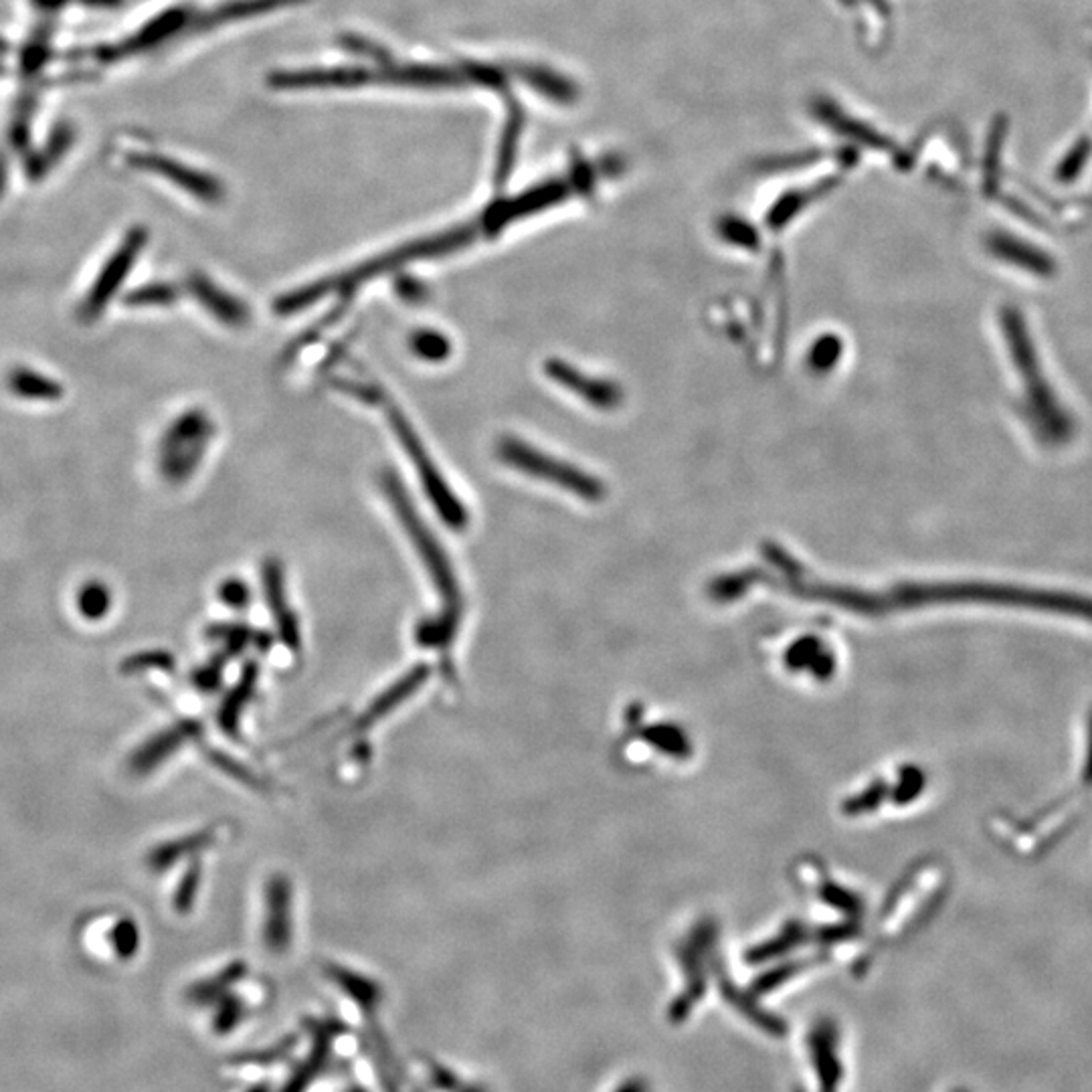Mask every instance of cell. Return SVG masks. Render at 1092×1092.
<instances>
[{
	"mask_svg": "<svg viewBox=\"0 0 1092 1092\" xmlns=\"http://www.w3.org/2000/svg\"><path fill=\"white\" fill-rule=\"evenodd\" d=\"M482 233L480 219L474 221V223L459 225L456 230L435 233L432 237L406 243V245H401V247H397L393 252L379 255V257H375L371 261H364L358 267H353V270H349L344 274L332 276V278H326V280L314 281V283L304 285V287H300L296 292L283 294L281 298L276 300L274 310L281 316H290V314L302 312L304 307L318 302V300H322L324 296L349 294V292H353L355 287H358L360 283L373 280V278H379L384 272L399 270V267H403L406 263H413V261H421V259H430V257H439V255L459 252V250L472 245V241H476Z\"/></svg>",
	"mask_w": 1092,
	"mask_h": 1092,
	"instance_id": "6da1fadb",
	"label": "cell"
},
{
	"mask_svg": "<svg viewBox=\"0 0 1092 1092\" xmlns=\"http://www.w3.org/2000/svg\"><path fill=\"white\" fill-rule=\"evenodd\" d=\"M377 405L382 406V411H384V415L389 419L391 430L397 435L401 448L405 450V454L411 459L413 468L417 470V476H419V480L425 488V494L432 500L435 510L439 512V516L443 518V522L448 527H452V529H463L468 524V510L463 509V504L459 502L458 496L452 492V488L448 485L445 478L435 468V463L430 458L421 437L415 433L413 425L406 419V415H403V411L395 405L384 393H382L381 401Z\"/></svg>",
	"mask_w": 1092,
	"mask_h": 1092,
	"instance_id": "7a4b0ae2",
	"label": "cell"
},
{
	"mask_svg": "<svg viewBox=\"0 0 1092 1092\" xmlns=\"http://www.w3.org/2000/svg\"><path fill=\"white\" fill-rule=\"evenodd\" d=\"M381 488L382 492L386 494L391 507L395 510L399 522L403 524V529L409 534L413 547L417 549L419 557L425 562V567H428V571L432 575L433 583L452 605L458 603L459 591L454 569H452L450 560L445 557L439 540L433 536L432 531L428 529V524L423 522V518L417 514V510L413 507V502H411L403 483L397 478V474L384 470L381 474Z\"/></svg>",
	"mask_w": 1092,
	"mask_h": 1092,
	"instance_id": "3957f363",
	"label": "cell"
},
{
	"mask_svg": "<svg viewBox=\"0 0 1092 1092\" xmlns=\"http://www.w3.org/2000/svg\"><path fill=\"white\" fill-rule=\"evenodd\" d=\"M496 456L502 459L507 465L533 476L544 482L557 483L562 490L581 496L584 500H601L605 494V488L593 476L584 474L579 468L564 463L560 459L551 458L536 450L533 445L516 439V437H500L496 443Z\"/></svg>",
	"mask_w": 1092,
	"mask_h": 1092,
	"instance_id": "277c9868",
	"label": "cell"
},
{
	"mask_svg": "<svg viewBox=\"0 0 1092 1092\" xmlns=\"http://www.w3.org/2000/svg\"><path fill=\"white\" fill-rule=\"evenodd\" d=\"M215 425L201 409L182 413L166 430L158 448V468L168 482H184L193 476L213 439Z\"/></svg>",
	"mask_w": 1092,
	"mask_h": 1092,
	"instance_id": "5b68a950",
	"label": "cell"
},
{
	"mask_svg": "<svg viewBox=\"0 0 1092 1092\" xmlns=\"http://www.w3.org/2000/svg\"><path fill=\"white\" fill-rule=\"evenodd\" d=\"M148 241V233L144 230H132L120 243V247L110 255V259L103 263L100 276L92 283L83 304L81 314L85 320H96L102 316L105 305L118 294L122 283L126 281L127 274L138 261V255L142 254L144 245Z\"/></svg>",
	"mask_w": 1092,
	"mask_h": 1092,
	"instance_id": "8992f818",
	"label": "cell"
},
{
	"mask_svg": "<svg viewBox=\"0 0 1092 1092\" xmlns=\"http://www.w3.org/2000/svg\"><path fill=\"white\" fill-rule=\"evenodd\" d=\"M569 193H571L569 180H549V182L536 184L514 199L492 204L480 217L483 235L494 237L514 221H520L529 215H536L549 206L562 203L564 199H569Z\"/></svg>",
	"mask_w": 1092,
	"mask_h": 1092,
	"instance_id": "52a82bcc",
	"label": "cell"
},
{
	"mask_svg": "<svg viewBox=\"0 0 1092 1092\" xmlns=\"http://www.w3.org/2000/svg\"><path fill=\"white\" fill-rule=\"evenodd\" d=\"M544 373L553 381L559 382L560 386H564L567 391L575 393L577 397H581L587 403H591L597 409H613L621 401V391L615 384L583 375L581 371H577L575 366L562 362L559 358L547 360Z\"/></svg>",
	"mask_w": 1092,
	"mask_h": 1092,
	"instance_id": "ba28073f",
	"label": "cell"
},
{
	"mask_svg": "<svg viewBox=\"0 0 1092 1092\" xmlns=\"http://www.w3.org/2000/svg\"><path fill=\"white\" fill-rule=\"evenodd\" d=\"M186 292L203 305L204 310L217 318L221 324L231 329H241L250 322V310L241 304L235 296L227 294L215 281L203 274H191L186 280Z\"/></svg>",
	"mask_w": 1092,
	"mask_h": 1092,
	"instance_id": "9c48e42d",
	"label": "cell"
},
{
	"mask_svg": "<svg viewBox=\"0 0 1092 1092\" xmlns=\"http://www.w3.org/2000/svg\"><path fill=\"white\" fill-rule=\"evenodd\" d=\"M201 733V724L186 720L171 727L164 733H158L156 737L144 742L130 759V769L134 773H151L160 762L166 761L175 751H178L186 740L197 737Z\"/></svg>",
	"mask_w": 1092,
	"mask_h": 1092,
	"instance_id": "30bf717a",
	"label": "cell"
},
{
	"mask_svg": "<svg viewBox=\"0 0 1092 1092\" xmlns=\"http://www.w3.org/2000/svg\"><path fill=\"white\" fill-rule=\"evenodd\" d=\"M6 384L13 395L25 401H57L63 397V386L59 382L26 366L13 369Z\"/></svg>",
	"mask_w": 1092,
	"mask_h": 1092,
	"instance_id": "8fae6325",
	"label": "cell"
},
{
	"mask_svg": "<svg viewBox=\"0 0 1092 1092\" xmlns=\"http://www.w3.org/2000/svg\"><path fill=\"white\" fill-rule=\"evenodd\" d=\"M263 581H265L267 603H270V608H272V611H274L276 617H278V623H280L283 639H285L290 646H296V643H298V628H296L294 617L290 615V611L285 608L283 577H281V567L278 560H267V562H265V567H263Z\"/></svg>",
	"mask_w": 1092,
	"mask_h": 1092,
	"instance_id": "7c38bea8",
	"label": "cell"
},
{
	"mask_svg": "<svg viewBox=\"0 0 1092 1092\" xmlns=\"http://www.w3.org/2000/svg\"><path fill=\"white\" fill-rule=\"evenodd\" d=\"M213 839L211 832H201V834H195V836H188V838L177 839V841H171V843H162L158 848H154L148 856V866L160 872V870H166L171 868L173 863L182 860L184 856L188 854H197L199 850L206 848Z\"/></svg>",
	"mask_w": 1092,
	"mask_h": 1092,
	"instance_id": "4fadbf2b",
	"label": "cell"
},
{
	"mask_svg": "<svg viewBox=\"0 0 1092 1092\" xmlns=\"http://www.w3.org/2000/svg\"><path fill=\"white\" fill-rule=\"evenodd\" d=\"M77 611L87 621H100L112 610V593L102 581H90L77 591Z\"/></svg>",
	"mask_w": 1092,
	"mask_h": 1092,
	"instance_id": "5bb4252c",
	"label": "cell"
},
{
	"mask_svg": "<svg viewBox=\"0 0 1092 1092\" xmlns=\"http://www.w3.org/2000/svg\"><path fill=\"white\" fill-rule=\"evenodd\" d=\"M413 355L428 362H443L452 355V342L437 331H417L409 342Z\"/></svg>",
	"mask_w": 1092,
	"mask_h": 1092,
	"instance_id": "9a60e30c",
	"label": "cell"
},
{
	"mask_svg": "<svg viewBox=\"0 0 1092 1092\" xmlns=\"http://www.w3.org/2000/svg\"><path fill=\"white\" fill-rule=\"evenodd\" d=\"M178 300V290L173 283L154 281L132 290L126 296V304L132 307H151V305H171Z\"/></svg>",
	"mask_w": 1092,
	"mask_h": 1092,
	"instance_id": "2e32d148",
	"label": "cell"
},
{
	"mask_svg": "<svg viewBox=\"0 0 1092 1092\" xmlns=\"http://www.w3.org/2000/svg\"><path fill=\"white\" fill-rule=\"evenodd\" d=\"M287 915V889L283 882H276L272 889H270V927H267V937L272 945H280L283 939V933L287 931V922H283V916Z\"/></svg>",
	"mask_w": 1092,
	"mask_h": 1092,
	"instance_id": "e0dca14e",
	"label": "cell"
},
{
	"mask_svg": "<svg viewBox=\"0 0 1092 1092\" xmlns=\"http://www.w3.org/2000/svg\"><path fill=\"white\" fill-rule=\"evenodd\" d=\"M425 676H428V670H417L411 678H406L403 682H399L391 694H384L375 707H371V711L366 712V716L362 718V724L375 722V720H377L379 716H382L384 712H389L393 707H395V704H399L411 690H415V688L419 687V682H423Z\"/></svg>",
	"mask_w": 1092,
	"mask_h": 1092,
	"instance_id": "ac0fdd59",
	"label": "cell"
},
{
	"mask_svg": "<svg viewBox=\"0 0 1092 1092\" xmlns=\"http://www.w3.org/2000/svg\"><path fill=\"white\" fill-rule=\"evenodd\" d=\"M110 937H112L114 951L122 959H130L136 953L138 945H140V931H138V927H136V922L132 918H120L114 925Z\"/></svg>",
	"mask_w": 1092,
	"mask_h": 1092,
	"instance_id": "d6986e66",
	"label": "cell"
},
{
	"mask_svg": "<svg viewBox=\"0 0 1092 1092\" xmlns=\"http://www.w3.org/2000/svg\"><path fill=\"white\" fill-rule=\"evenodd\" d=\"M175 668V660L168 652H162V650H153V652H140V654H134L126 660L122 661L120 670L124 674H136V672H144V670H173Z\"/></svg>",
	"mask_w": 1092,
	"mask_h": 1092,
	"instance_id": "ffe728a7",
	"label": "cell"
},
{
	"mask_svg": "<svg viewBox=\"0 0 1092 1092\" xmlns=\"http://www.w3.org/2000/svg\"><path fill=\"white\" fill-rule=\"evenodd\" d=\"M201 885V868L199 863L191 866L184 878L178 882L177 894H175V911L177 913H188L193 909V902L197 898Z\"/></svg>",
	"mask_w": 1092,
	"mask_h": 1092,
	"instance_id": "44dd1931",
	"label": "cell"
},
{
	"mask_svg": "<svg viewBox=\"0 0 1092 1092\" xmlns=\"http://www.w3.org/2000/svg\"><path fill=\"white\" fill-rule=\"evenodd\" d=\"M219 597L225 605H230L233 610H241L250 603V589L243 581H237V579H231L221 584L219 589Z\"/></svg>",
	"mask_w": 1092,
	"mask_h": 1092,
	"instance_id": "7402d4cb",
	"label": "cell"
},
{
	"mask_svg": "<svg viewBox=\"0 0 1092 1092\" xmlns=\"http://www.w3.org/2000/svg\"><path fill=\"white\" fill-rule=\"evenodd\" d=\"M839 355V344L836 338H828V340H821L812 353L813 366L817 369H828Z\"/></svg>",
	"mask_w": 1092,
	"mask_h": 1092,
	"instance_id": "603a6c76",
	"label": "cell"
},
{
	"mask_svg": "<svg viewBox=\"0 0 1092 1092\" xmlns=\"http://www.w3.org/2000/svg\"><path fill=\"white\" fill-rule=\"evenodd\" d=\"M395 287H397V294L406 302H415L417 304V302L425 300V296H428L425 285L421 281L413 280V278H399L397 283H395Z\"/></svg>",
	"mask_w": 1092,
	"mask_h": 1092,
	"instance_id": "cb8c5ba5",
	"label": "cell"
},
{
	"mask_svg": "<svg viewBox=\"0 0 1092 1092\" xmlns=\"http://www.w3.org/2000/svg\"><path fill=\"white\" fill-rule=\"evenodd\" d=\"M219 680H221V666H215V663L199 670L195 674V678H193V682L201 690H215L217 684H219Z\"/></svg>",
	"mask_w": 1092,
	"mask_h": 1092,
	"instance_id": "d4e9b609",
	"label": "cell"
}]
</instances>
